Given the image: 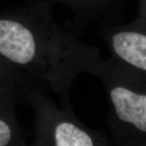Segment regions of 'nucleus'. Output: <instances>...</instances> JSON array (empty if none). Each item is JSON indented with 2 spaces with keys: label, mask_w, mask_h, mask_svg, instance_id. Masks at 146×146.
<instances>
[{
  "label": "nucleus",
  "mask_w": 146,
  "mask_h": 146,
  "mask_svg": "<svg viewBox=\"0 0 146 146\" xmlns=\"http://www.w3.org/2000/svg\"><path fill=\"white\" fill-rule=\"evenodd\" d=\"M64 1H68V3H74V0H64Z\"/></svg>",
  "instance_id": "obj_6"
},
{
  "label": "nucleus",
  "mask_w": 146,
  "mask_h": 146,
  "mask_svg": "<svg viewBox=\"0 0 146 146\" xmlns=\"http://www.w3.org/2000/svg\"><path fill=\"white\" fill-rule=\"evenodd\" d=\"M0 58L70 106L75 80L102 59L96 47L80 41L48 11L0 16Z\"/></svg>",
  "instance_id": "obj_1"
},
{
  "label": "nucleus",
  "mask_w": 146,
  "mask_h": 146,
  "mask_svg": "<svg viewBox=\"0 0 146 146\" xmlns=\"http://www.w3.org/2000/svg\"><path fill=\"white\" fill-rule=\"evenodd\" d=\"M26 96L20 88L0 84V146H26L15 111L16 99Z\"/></svg>",
  "instance_id": "obj_5"
},
{
  "label": "nucleus",
  "mask_w": 146,
  "mask_h": 146,
  "mask_svg": "<svg viewBox=\"0 0 146 146\" xmlns=\"http://www.w3.org/2000/svg\"><path fill=\"white\" fill-rule=\"evenodd\" d=\"M106 36L112 57L146 75V20L111 28Z\"/></svg>",
  "instance_id": "obj_4"
},
{
  "label": "nucleus",
  "mask_w": 146,
  "mask_h": 146,
  "mask_svg": "<svg viewBox=\"0 0 146 146\" xmlns=\"http://www.w3.org/2000/svg\"><path fill=\"white\" fill-rule=\"evenodd\" d=\"M104 85L113 121L146 134V75L115 58L102 59L89 72Z\"/></svg>",
  "instance_id": "obj_2"
},
{
  "label": "nucleus",
  "mask_w": 146,
  "mask_h": 146,
  "mask_svg": "<svg viewBox=\"0 0 146 146\" xmlns=\"http://www.w3.org/2000/svg\"><path fill=\"white\" fill-rule=\"evenodd\" d=\"M35 114L32 146H105L102 136L83 124L71 106H58L36 89L28 98Z\"/></svg>",
  "instance_id": "obj_3"
}]
</instances>
